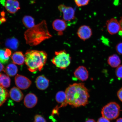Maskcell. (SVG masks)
Instances as JSON below:
<instances>
[{
  "label": "cell",
  "instance_id": "obj_1",
  "mask_svg": "<svg viewBox=\"0 0 122 122\" xmlns=\"http://www.w3.org/2000/svg\"><path fill=\"white\" fill-rule=\"evenodd\" d=\"M66 100L63 107L69 104L74 107L86 106L88 103L89 94L87 88L83 83L70 85L65 92Z\"/></svg>",
  "mask_w": 122,
  "mask_h": 122
},
{
  "label": "cell",
  "instance_id": "obj_2",
  "mask_svg": "<svg viewBox=\"0 0 122 122\" xmlns=\"http://www.w3.org/2000/svg\"><path fill=\"white\" fill-rule=\"evenodd\" d=\"M52 36L49 31L46 22L45 20L29 29L24 33L26 43L31 46L39 45Z\"/></svg>",
  "mask_w": 122,
  "mask_h": 122
},
{
  "label": "cell",
  "instance_id": "obj_3",
  "mask_svg": "<svg viewBox=\"0 0 122 122\" xmlns=\"http://www.w3.org/2000/svg\"><path fill=\"white\" fill-rule=\"evenodd\" d=\"M25 62L30 72L41 71L46 63L48 55L45 51L29 50L25 54Z\"/></svg>",
  "mask_w": 122,
  "mask_h": 122
},
{
  "label": "cell",
  "instance_id": "obj_4",
  "mask_svg": "<svg viewBox=\"0 0 122 122\" xmlns=\"http://www.w3.org/2000/svg\"><path fill=\"white\" fill-rule=\"evenodd\" d=\"M51 62L57 68L65 69L71 63V58L69 54L65 50L56 51Z\"/></svg>",
  "mask_w": 122,
  "mask_h": 122
},
{
  "label": "cell",
  "instance_id": "obj_5",
  "mask_svg": "<svg viewBox=\"0 0 122 122\" xmlns=\"http://www.w3.org/2000/svg\"><path fill=\"white\" fill-rule=\"evenodd\" d=\"M120 108L119 105L115 102H111L102 108V116L109 120L115 119L119 115Z\"/></svg>",
  "mask_w": 122,
  "mask_h": 122
},
{
  "label": "cell",
  "instance_id": "obj_6",
  "mask_svg": "<svg viewBox=\"0 0 122 122\" xmlns=\"http://www.w3.org/2000/svg\"><path fill=\"white\" fill-rule=\"evenodd\" d=\"M58 9L62 13L63 20L67 25L75 24L76 23L77 20L75 16V11L72 7L61 4L58 7Z\"/></svg>",
  "mask_w": 122,
  "mask_h": 122
},
{
  "label": "cell",
  "instance_id": "obj_7",
  "mask_svg": "<svg viewBox=\"0 0 122 122\" xmlns=\"http://www.w3.org/2000/svg\"><path fill=\"white\" fill-rule=\"evenodd\" d=\"M15 82L17 87L22 90L27 89L31 84V82L25 76L18 74L15 78Z\"/></svg>",
  "mask_w": 122,
  "mask_h": 122
},
{
  "label": "cell",
  "instance_id": "obj_8",
  "mask_svg": "<svg viewBox=\"0 0 122 122\" xmlns=\"http://www.w3.org/2000/svg\"><path fill=\"white\" fill-rule=\"evenodd\" d=\"M107 29L110 34L114 35L120 31L119 22L115 18H112L107 22Z\"/></svg>",
  "mask_w": 122,
  "mask_h": 122
},
{
  "label": "cell",
  "instance_id": "obj_9",
  "mask_svg": "<svg viewBox=\"0 0 122 122\" xmlns=\"http://www.w3.org/2000/svg\"><path fill=\"white\" fill-rule=\"evenodd\" d=\"M78 36L81 39L84 41L89 39L92 35L91 29L89 26L86 25H82L77 30Z\"/></svg>",
  "mask_w": 122,
  "mask_h": 122
},
{
  "label": "cell",
  "instance_id": "obj_10",
  "mask_svg": "<svg viewBox=\"0 0 122 122\" xmlns=\"http://www.w3.org/2000/svg\"><path fill=\"white\" fill-rule=\"evenodd\" d=\"M4 5L6 10L10 13H15L20 9L19 3L16 0H7Z\"/></svg>",
  "mask_w": 122,
  "mask_h": 122
},
{
  "label": "cell",
  "instance_id": "obj_11",
  "mask_svg": "<svg viewBox=\"0 0 122 122\" xmlns=\"http://www.w3.org/2000/svg\"><path fill=\"white\" fill-rule=\"evenodd\" d=\"M74 74L76 78L83 81L87 80L89 77L87 69L83 66H79L75 70Z\"/></svg>",
  "mask_w": 122,
  "mask_h": 122
},
{
  "label": "cell",
  "instance_id": "obj_12",
  "mask_svg": "<svg viewBox=\"0 0 122 122\" xmlns=\"http://www.w3.org/2000/svg\"><path fill=\"white\" fill-rule=\"evenodd\" d=\"M37 97L33 93L27 94L24 99V105L27 108L29 109L34 107L37 104Z\"/></svg>",
  "mask_w": 122,
  "mask_h": 122
},
{
  "label": "cell",
  "instance_id": "obj_13",
  "mask_svg": "<svg viewBox=\"0 0 122 122\" xmlns=\"http://www.w3.org/2000/svg\"><path fill=\"white\" fill-rule=\"evenodd\" d=\"M52 26L55 30L58 32L59 36L63 34V32L67 26V24L63 20L57 19L53 22Z\"/></svg>",
  "mask_w": 122,
  "mask_h": 122
},
{
  "label": "cell",
  "instance_id": "obj_14",
  "mask_svg": "<svg viewBox=\"0 0 122 122\" xmlns=\"http://www.w3.org/2000/svg\"><path fill=\"white\" fill-rule=\"evenodd\" d=\"M49 80L44 76H38L36 81V87L41 90H45L49 86Z\"/></svg>",
  "mask_w": 122,
  "mask_h": 122
},
{
  "label": "cell",
  "instance_id": "obj_15",
  "mask_svg": "<svg viewBox=\"0 0 122 122\" xmlns=\"http://www.w3.org/2000/svg\"><path fill=\"white\" fill-rule=\"evenodd\" d=\"M10 98L16 102H19L24 98V94L19 88L14 87L10 91Z\"/></svg>",
  "mask_w": 122,
  "mask_h": 122
},
{
  "label": "cell",
  "instance_id": "obj_16",
  "mask_svg": "<svg viewBox=\"0 0 122 122\" xmlns=\"http://www.w3.org/2000/svg\"><path fill=\"white\" fill-rule=\"evenodd\" d=\"M11 58L14 63L20 65L23 64L25 61V57L21 51H16L14 53Z\"/></svg>",
  "mask_w": 122,
  "mask_h": 122
},
{
  "label": "cell",
  "instance_id": "obj_17",
  "mask_svg": "<svg viewBox=\"0 0 122 122\" xmlns=\"http://www.w3.org/2000/svg\"><path fill=\"white\" fill-rule=\"evenodd\" d=\"M107 62L112 68H117L120 65L121 60L119 56L116 54H113L108 57Z\"/></svg>",
  "mask_w": 122,
  "mask_h": 122
},
{
  "label": "cell",
  "instance_id": "obj_18",
  "mask_svg": "<svg viewBox=\"0 0 122 122\" xmlns=\"http://www.w3.org/2000/svg\"><path fill=\"white\" fill-rule=\"evenodd\" d=\"M18 71L17 67L14 63H11L7 65L5 69L4 72L8 76L13 77L17 74Z\"/></svg>",
  "mask_w": 122,
  "mask_h": 122
},
{
  "label": "cell",
  "instance_id": "obj_19",
  "mask_svg": "<svg viewBox=\"0 0 122 122\" xmlns=\"http://www.w3.org/2000/svg\"><path fill=\"white\" fill-rule=\"evenodd\" d=\"M19 45V41L17 39L15 38L8 39L5 42L6 46L13 50L17 49Z\"/></svg>",
  "mask_w": 122,
  "mask_h": 122
},
{
  "label": "cell",
  "instance_id": "obj_20",
  "mask_svg": "<svg viewBox=\"0 0 122 122\" xmlns=\"http://www.w3.org/2000/svg\"><path fill=\"white\" fill-rule=\"evenodd\" d=\"M9 95L7 90L0 85V106H2L6 101Z\"/></svg>",
  "mask_w": 122,
  "mask_h": 122
},
{
  "label": "cell",
  "instance_id": "obj_21",
  "mask_svg": "<svg viewBox=\"0 0 122 122\" xmlns=\"http://www.w3.org/2000/svg\"><path fill=\"white\" fill-rule=\"evenodd\" d=\"M23 23L25 26L28 29H30L35 26L34 19L30 16H25L22 19Z\"/></svg>",
  "mask_w": 122,
  "mask_h": 122
},
{
  "label": "cell",
  "instance_id": "obj_22",
  "mask_svg": "<svg viewBox=\"0 0 122 122\" xmlns=\"http://www.w3.org/2000/svg\"><path fill=\"white\" fill-rule=\"evenodd\" d=\"M10 84V79L9 76L0 74V85L5 88H8Z\"/></svg>",
  "mask_w": 122,
  "mask_h": 122
},
{
  "label": "cell",
  "instance_id": "obj_23",
  "mask_svg": "<svg viewBox=\"0 0 122 122\" xmlns=\"http://www.w3.org/2000/svg\"><path fill=\"white\" fill-rule=\"evenodd\" d=\"M56 99L57 103L63 104L66 100V95L65 92L62 91H59L56 94Z\"/></svg>",
  "mask_w": 122,
  "mask_h": 122
},
{
  "label": "cell",
  "instance_id": "obj_24",
  "mask_svg": "<svg viewBox=\"0 0 122 122\" xmlns=\"http://www.w3.org/2000/svg\"><path fill=\"white\" fill-rule=\"evenodd\" d=\"M5 49H0V62L1 63L6 64L8 62L10 57L6 55Z\"/></svg>",
  "mask_w": 122,
  "mask_h": 122
},
{
  "label": "cell",
  "instance_id": "obj_25",
  "mask_svg": "<svg viewBox=\"0 0 122 122\" xmlns=\"http://www.w3.org/2000/svg\"><path fill=\"white\" fill-rule=\"evenodd\" d=\"M76 5L80 7L87 5L89 3L90 0H74Z\"/></svg>",
  "mask_w": 122,
  "mask_h": 122
},
{
  "label": "cell",
  "instance_id": "obj_26",
  "mask_svg": "<svg viewBox=\"0 0 122 122\" xmlns=\"http://www.w3.org/2000/svg\"><path fill=\"white\" fill-rule=\"evenodd\" d=\"M116 75L119 79H122V65L117 68L115 71Z\"/></svg>",
  "mask_w": 122,
  "mask_h": 122
},
{
  "label": "cell",
  "instance_id": "obj_27",
  "mask_svg": "<svg viewBox=\"0 0 122 122\" xmlns=\"http://www.w3.org/2000/svg\"><path fill=\"white\" fill-rule=\"evenodd\" d=\"M34 122H46V121L42 116L37 114L35 116Z\"/></svg>",
  "mask_w": 122,
  "mask_h": 122
},
{
  "label": "cell",
  "instance_id": "obj_28",
  "mask_svg": "<svg viewBox=\"0 0 122 122\" xmlns=\"http://www.w3.org/2000/svg\"><path fill=\"white\" fill-rule=\"evenodd\" d=\"M116 50L119 54L122 55V42L117 44L116 47Z\"/></svg>",
  "mask_w": 122,
  "mask_h": 122
},
{
  "label": "cell",
  "instance_id": "obj_29",
  "mask_svg": "<svg viewBox=\"0 0 122 122\" xmlns=\"http://www.w3.org/2000/svg\"><path fill=\"white\" fill-rule=\"evenodd\" d=\"M117 95L119 99L122 102V88L119 90L117 93Z\"/></svg>",
  "mask_w": 122,
  "mask_h": 122
},
{
  "label": "cell",
  "instance_id": "obj_30",
  "mask_svg": "<svg viewBox=\"0 0 122 122\" xmlns=\"http://www.w3.org/2000/svg\"><path fill=\"white\" fill-rule=\"evenodd\" d=\"M97 122H110L109 120L104 117H102L99 118Z\"/></svg>",
  "mask_w": 122,
  "mask_h": 122
},
{
  "label": "cell",
  "instance_id": "obj_31",
  "mask_svg": "<svg viewBox=\"0 0 122 122\" xmlns=\"http://www.w3.org/2000/svg\"><path fill=\"white\" fill-rule=\"evenodd\" d=\"M5 69V68H4V65L2 64L1 62H0V73L1 71H4Z\"/></svg>",
  "mask_w": 122,
  "mask_h": 122
},
{
  "label": "cell",
  "instance_id": "obj_32",
  "mask_svg": "<svg viewBox=\"0 0 122 122\" xmlns=\"http://www.w3.org/2000/svg\"><path fill=\"white\" fill-rule=\"evenodd\" d=\"M119 23L120 28V31L122 32V19L120 20V21Z\"/></svg>",
  "mask_w": 122,
  "mask_h": 122
},
{
  "label": "cell",
  "instance_id": "obj_33",
  "mask_svg": "<svg viewBox=\"0 0 122 122\" xmlns=\"http://www.w3.org/2000/svg\"><path fill=\"white\" fill-rule=\"evenodd\" d=\"M85 122H96L94 119H89L86 120Z\"/></svg>",
  "mask_w": 122,
  "mask_h": 122
},
{
  "label": "cell",
  "instance_id": "obj_34",
  "mask_svg": "<svg viewBox=\"0 0 122 122\" xmlns=\"http://www.w3.org/2000/svg\"><path fill=\"white\" fill-rule=\"evenodd\" d=\"M116 122H122V118H120L118 119Z\"/></svg>",
  "mask_w": 122,
  "mask_h": 122
}]
</instances>
